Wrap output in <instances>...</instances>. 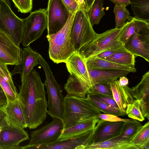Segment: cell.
<instances>
[{
	"mask_svg": "<svg viewBox=\"0 0 149 149\" xmlns=\"http://www.w3.org/2000/svg\"><path fill=\"white\" fill-rule=\"evenodd\" d=\"M21 49L20 64L15 65L10 72L12 76L15 74L21 75V81L24 79L33 70L34 67L40 64L39 53L33 50L29 46Z\"/></svg>",
	"mask_w": 149,
	"mask_h": 149,
	"instance_id": "e0dca14e",
	"label": "cell"
},
{
	"mask_svg": "<svg viewBox=\"0 0 149 149\" xmlns=\"http://www.w3.org/2000/svg\"><path fill=\"white\" fill-rule=\"evenodd\" d=\"M21 83L17 98L27 127L35 129L43 123L47 117V105L45 86L38 72L33 70Z\"/></svg>",
	"mask_w": 149,
	"mask_h": 149,
	"instance_id": "6da1fadb",
	"label": "cell"
},
{
	"mask_svg": "<svg viewBox=\"0 0 149 149\" xmlns=\"http://www.w3.org/2000/svg\"><path fill=\"white\" fill-rule=\"evenodd\" d=\"M93 130L77 136L61 141L45 145L26 147V149H84L91 143Z\"/></svg>",
	"mask_w": 149,
	"mask_h": 149,
	"instance_id": "5bb4252c",
	"label": "cell"
},
{
	"mask_svg": "<svg viewBox=\"0 0 149 149\" xmlns=\"http://www.w3.org/2000/svg\"><path fill=\"white\" fill-rule=\"evenodd\" d=\"M23 22L22 42L23 46L26 47L39 38L47 28L46 9H40L31 13L23 19Z\"/></svg>",
	"mask_w": 149,
	"mask_h": 149,
	"instance_id": "ba28073f",
	"label": "cell"
},
{
	"mask_svg": "<svg viewBox=\"0 0 149 149\" xmlns=\"http://www.w3.org/2000/svg\"><path fill=\"white\" fill-rule=\"evenodd\" d=\"M47 35L54 34L67 22L69 12L63 0H49L46 9Z\"/></svg>",
	"mask_w": 149,
	"mask_h": 149,
	"instance_id": "30bf717a",
	"label": "cell"
},
{
	"mask_svg": "<svg viewBox=\"0 0 149 149\" xmlns=\"http://www.w3.org/2000/svg\"><path fill=\"white\" fill-rule=\"evenodd\" d=\"M123 52L128 51L126 50L125 47H123L109 50L91 57L105 59L108 57L118 52Z\"/></svg>",
	"mask_w": 149,
	"mask_h": 149,
	"instance_id": "74e56055",
	"label": "cell"
},
{
	"mask_svg": "<svg viewBox=\"0 0 149 149\" xmlns=\"http://www.w3.org/2000/svg\"><path fill=\"white\" fill-rule=\"evenodd\" d=\"M90 97L102 102L112 107L119 109V107L113 98L100 94H88Z\"/></svg>",
	"mask_w": 149,
	"mask_h": 149,
	"instance_id": "8d00e7d4",
	"label": "cell"
},
{
	"mask_svg": "<svg viewBox=\"0 0 149 149\" xmlns=\"http://www.w3.org/2000/svg\"><path fill=\"white\" fill-rule=\"evenodd\" d=\"M137 120L132 119L125 122L119 135L113 138L119 141L130 142L131 139L142 126Z\"/></svg>",
	"mask_w": 149,
	"mask_h": 149,
	"instance_id": "d4e9b609",
	"label": "cell"
},
{
	"mask_svg": "<svg viewBox=\"0 0 149 149\" xmlns=\"http://www.w3.org/2000/svg\"><path fill=\"white\" fill-rule=\"evenodd\" d=\"M130 4L136 19L149 21V0H130Z\"/></svg>",
	"mask_w": 149,
	"mask_h": 149,
	"instance_id": "4316f807",
	"label": "cell"
},
{
	"mask_svg": "<svg viewBox=\"0 0 149 149\" xmlns=\"http://www.w3.org/2000/svg\"><path fill=\"white\" fill-rule=\"evenodd\" d=\"M51 123L31 133L29 143L22 149L31 146L48 144L57 141L63 128V121L54 118Z\"/></svg>",
	"mask_w": 149,
	"mask_h": 149,
	"instance_id": "9c48e42d",
	"label": "cell"
},
{
	"mask_svg": "<svg viewBox=\"0 0 149 149\" xmlns=\"http://www.w3.org/2000/svg\"><path fill=\"white\" fill-rule=\"evenodd\" d=\"M87 94H100L113 98L109 84H94L90 88L87 93Z\"/></svg>",
	"mask_w": 149,
	"mask_h": 149,
	"instance_id": "e575fe53",
	"label": "cell"
},
{
	"mask_svg": "<svg viewBox=\"0 0 149 149\" xmlns=\"http://www.w3.org/2000/svg\"><path fill=\"white\" fill-rule=\"evenodd\" d=\"M18 10L22 13L30 12L32 7V0H12Z\"/></svg>",
	"mask_w": 149,
	"mask_h": 149,
	"instance_id": "d590c367",
	"label": "cell"
},
{
	"mask_svg": "<svg viewBox=\"0 0 149 149\" xmlns=\"http://www.w3.org/2000/svg\"><path fill=\"white\" fill-rule=\"evenodd\" d=\"M115 4L123 5L126 7L130 4V0H109Z\"/></svg>",
	"mask_w": 149,
	"mask_h": 149,
	"instance_id": "ee69618b",
	"label": "cell"
},
{
	"mask_svg": "<svg viewBox=\"0 0 149 149\" xmlns=\"http://www.w3.org/2000/svg\"><path fill=\"white\" fill-rule=\"evenodd\" d=\"M124 25L120 28L108 30L101 34H97L93 40L80 49L79 51V54L86 59L109 50L125 47L119 39Z\"/></svg>",
	"mask_w": 149,
	"mask_h": 149,
	"instance_id": "5b68a950",
	"label": "cell"
},
{
	"mask_svg": "<svg viewBox=\"0 0 149 149\" xmlns=\"http://www.w3.org/2000/svg\"><path fill=\"white\" fill-rule=\"evenodd\" d=\"M87 97L91 102L101 111L106 114H110L117 116H123L127 115L126 113H122L119 109H115L110 105L90 97L87 95Z\"/></svg>",
	"mask_w": 149,
	"mask_h": 149,
	"instance_id": "1f68e13d",
	"label": "cell"
},
{
	"mask_svg": "<svg viewBox=\"0 0 149 149\" xmlns=\"http://www.w3.org/2000/svg\"><path fill=\"white\" fill-rule=\"evenodd\" d=\"M0 85L6 95L7 101H13L16 98L17 93L13 82L9 81L0 75Z\"/></svg>",
	"mask_w": 149,
	"mask_h": 149,
	"instance_id": "d6a6232c",
	"label": "cell"
},
{
	"mask_svg": "<svg viewBox=\"0 0 149 149\" xmlns=\"http://www.w3.org/2000/svg\"><path fill=\"white\" fill-rule=\"evenodd\" d=\"M21 50L10 36L0 28V61L7 65H19Z\"/></svg>",
	"mask_w": 149,
	"mask_h": 149,
	"instance_id": "7c38bea8",
	"label": "cell"
},
{
	"mask_svg": "<svg viewBox=\"0 0 149 149\" xmlns=\"http://www.w3.org/2000/svg\"><path fill=\"white\" fill-rule=\"evenodd\" d=\"M103 0H95L88 12L91 23L92 26L98 24L105 15Z\"/></svg>",
	"mask_w": 149,
	"mask_h": 149,
	"instance_id": "f1b7e54d",
	"label": "cell"
},
{
	"mask_svg": "<svg viewBox=\"0 0 149 149\" xmlns=\"http://www.w3.org/2000/svg\"><path fill=\"white\" fill-rule=\"evenodd\" d=\"M95 0H84L86 9L88 12L91 7Z\"/></svg>",
	"mask_w": 149,
	"mask_h": 149,
	"instance_id": "bcb514c9",
	"label": "cell"
},
{
	"mask_svg": "<svg viewBox=\"0 0 149 149\" xmlns=\"http://www.w3.org/2000/svg\"><path fill=\"white\" fill-rule=\"evenodd\" d=\"M38 58L45 75L44 84L48 97L47 113L53 118H58L63 121L64 99L62 94L63 90L56 80L48 64L39 54Z\"/></svg>",
	"mask_w": 149,
	"mask_h": 149,
	"instance_id": "277c9868",
	"label": "cell"
},
{
	"mask_svg": "<svg viewBox=\"0 0 149 149\" xmlns=\"http://www.w3.org/2000/svg\"><path fill=\"white\" fill-rule=\"evenodd\" d=\"M69 12L74 13L79 10V6L77 0H63Z\"/></svg>",
	"mask_w": 149,
	"mask_h": 149,
	"instance_id": "ab89813d",
	"label": "cell"
},
{
	"mask_svg": "<svg viewBox=\"0 0 149 149\" xmlns=\"http://www.w3.org/2000/svg\"><path fill=\"white\" fill-rule=\"evenodd\" d=\"M65 63L68 72L75 77L79 81L83 96L86 97L92 86L86 60L83 58L78 51H76Z\"/></svg>",
	"mask_w": 149,
	"mask_h": 149,
	"instance_id": "8fae6325",
	"label": "cell"
},
{
	"mask_svg": "<svg viewBox=\"0 0 149 149\" xmlns=\"http://www.w3.org/2000/svg\"><path fill=\"white\" fill-rule=\"evenodd\" d=\"M130 142L137 149H149V122L142 126Z\"/></svg>",
	"mask_w": 149,
	"mask_h": 149,
	"instance_id": "83f0119b",
	"label": "cell"
},
{
	"mask_svg": "<svg viewBox=\"0 0 149 149\" xmlns=\"http://www.w3.org/2000/svg\"><path fill=\"white\" fill-rule=\"evenodd\" d=\"M2 128V127H0V132H1V130Z\"/></svg>",
	"mask_w": 149,
	"mask_h": 149,
	"instance_id": "c3c4849f",
	"label": "cell"
},
{
	"mask_svg": "<svg viewBox=\"0 0 149 149\" xmlns=\"http://www.w3.org/2000/svg\"><path fill=\"white\" fill-rule=\"evenodd\" d=\"M124 122H111L100 119L93 130L91 143L101 142L117 136Z\"/></svg>",
	"mask_w": 149,
	"mask_h": 149,
	"instance_id": "2e32d148",
	"label": "cell"
},
{
	"mask_svg": "<svg viewBox=\"0 0 149 149\" xmlns=\"http://www.w3.org/2000/svg\"><path fill=\"white\" fill-rule=\"evenodd\" d=\"M149 30V22L139 20L133 17L130 21L127 22L121 31L119 40L124 45L134 33Z\"/></svg>",
	"mask_w": 149,
	"mask_h": 149,
	"instance_id": "cb8c5ba5",
	"label": "cell"
},
{
	"mask_svg": "<svg viewBox=\"0 0 149 149\" xmlns=\"http://www.w3.org/2000/svg\"><path fill=\"white\" fill-rule=\"evenodd\" d=\"M100 119L98 118L79 123L71 127L63 128L57 141H61L77 136L93 130Z\"/></svg>",
	"mask_w": 149,
	"mask_h": 149,
	"instance_id": "7402d4cb",
	"label": "cell"
},
{
	"mask_svg": "<svg viewBox=\"0 0 149 149\" xmlns=\"http://www.w3.org/2000/svg\"><path fill=\"white\" fill-rule=\"evenodd\" d=\"M89 149H137L130 142L118 141L113 138L101 142L91 143L85 146Z\"/></svg>",
	"mask_w": 149,
	"mask_h": 149,
	"instance_id": "484cf974",
	"label": "cell"
},
{
	"mask_svg": "<svg viewBox=\"0 0 149 149\" xmlns=\"http://www.w3.org/2000/svg\"><path fill=\"white\" fill-rule=\"evenodd\" d=\"M87 69L94 70H118L135 72L134 65H122L105 59L90 57L85 59Z\"/></svg>",
	"mask_w": 149,
	"mask_h": 149,
	"instance_id": "603a6c76",
	"label": "cell"
},
{
	"mask_svg": "<svg viewBox=\"0 0 149 149\" xmlns=\"http://www.w3.org/2000/svg\"><path fill=\"white\" fill-rule=\"evenodd\" d=\"M7 102L6 95L0 85V109H3Z\"/></svg>",
	"mask_w": 149,
	"mask_h": 149,
	"instance_id": "b9f144b4",
	"label": "cell"
},
{
	"mask_svg": "<svg viewBox=\"0 0 149 149\" xmlns=\"http://www.w3.org/2000/svg\"><path fill=\"white\" fill-rule=\"evenodd\" d=\"M109 85L119 110L122 113H126L127 105L135 100L132 88L127 85L121 86L117 79L110 83Z\"/></svg>",
	"mask_w": 149,
	"mask_h": 149,
	"instance_id": "d6986e66",
	"label": "cell"
},
{
	"mask_svg": "<svg viewBox=\"0 0 149 149\" xmlns=\"http://www.w3.org/2000/svg\"><path fill=\"white\" fill-rule=\"evenodd\" d=\"M76 13L69 12L68 20L63 27L55 33L47 36L49 57L54 63H65L76 51L71 33Z\"/></svg>",
	"mask_w": 149,
	"mask_h": 149,
	"instance_id": "3957f363",
	"label": "cell"
},
{
	"mask_svg": "<svg viewBox=\"0 0 149 149\" xmlns=\"http://www.w3.org/2000/svg\"><path fill=\"white\" fill-rule=\"evenodd\" d=\"M126 113L128 117L142 122L145 120L141 112L139 101L135 100L127 106Z\"/></svg>",
	"mask_w": 149,
	"mask_h": 149,
	"instance_id": "836d02e7",
	"label": "cell"
},
{
	"mask_svg": "<svg viewBox=\"0 0 149 149\" xmlns=\"http://www.w3.org/2000/svg\"><path fill=\"white\" fill-rule=\"evenodd\" d=\"M100 113L101 111L87 97L67 94L64 97L63 104V128L81 122L98 118Z\"/></svg>",
	"mask_w": 149,
	"mask_h": 149,
	"instance_id": "7a4b0ae2",
	"label": "cell"
},
{
	"mask_svg": "<svg viewBox=\"0 0 149 149\" xmlns=\"http://www.w3.org/2000/svg\"><path fill=\"white\" fill-rule=\"evenodd\" d=\"M0 75L9 81L13 82L12 76L8 70L7 65L0 61Z\"/></svg>",
	"mask_w": 149,
	"mask_h": 149,
	"instance_id": "60d3db41",
	"label": "cell"
},
{
	"mask_svg": "<svg viewBox=\"0 0 149 149\" xmlns=\"http://www.w3.org/2000/svg\"><path fill=\"white\" fill-rule=\"evenodd\" d=\"M9 0H0V28L12 38L19 47L22 42L23 19L18 17L12 11Z\"/></svg>",
	"mask_w": 149,
	"mask_h": 149,
	"instance_id": "52a82bcc",
	"label": "cell"
},
{
	"mask_svg": "<svg viewBox=\"0 0 149 149\" xmlns=\"http://www.w3.org/2000/svg\"></svg>",
	"mask_w": 149,
	"mask_h": 149,
	"instance_id": "681fc988",
	"label": "cell"
},
{
	"mask_svg": "<svg viewBox=\"0 0 149 149\" xmlns=\"http://www.w3.org/2000/svg\"><path fill=\"white\" fill-rule=\"evenodd\" d=\"M29 139L24 129L8 124L2 127L0 133V149H22L19 145Z\"/></svg>",
	"mask_w": 149,
	"mask_h": 149,
	"instance_id": "4fadbf2b",
	"label": "cell"
},
{
	"mask_svg": "<svg viewBox=\"0 0 149 149\" xmlns=\"http://www.w3.org/2000/svg\"><path fill=\"white\" fill-rule=\"evenodd\" d=\"M77 1L79 6V9H86L84 0H77Z\"/></svg>",
	"mask_w": 149,
	"mask_h": 149,
	"instance_id": "7dc6e473",
	"label": "cell"
},
{
	"mask_svg": "<svg viewBox=\"0 0 149 149\" xmlns=\"http://www.w3.org/2000/svg\"><path fill=\"white\" fill-rule=\"evenodd\" d=\"M8 124L6 115L4 109H0V127H3Z\"/></svg>",
	"mask_w": 149,
	"mask_h": 149,
	"instance_id": "7bdbcfd3",
	"label": "cell"
},
{
	"mask_svg": "<svg viewBox=\"0 0 149 149\" xmlns=\"http://www.w3.org/2000/svg\"><path fill=\"white\" fill-rule=\"evenodd\" d=\"M124 46L136 57H141L149 62V30L134 33Z\"/></svg>",
	"mask_w": 149,
	"mask_h": 149,
	"instance_id": "9a60e30c",
	"label": "cell"
},
{
	"mask_svg": "<svg viewBox=\"0 0 149 149\" xmlns=\"http://www.w3.org/2000/svg\"><path fill=\"white\" fill-rule=\"evenodd\" d=\"M113 13L115 15V28L122 27L127 20L130 21L133 17L130 16L129 11L127 9L126 7L123 5L116 4Z\"/></svg>",
	"mask_w": 149,
	"mask_h": 149,
	"instance_id": "4dcf8cb0",
	"label": "cell"
},
{
	"mask_svg": "<svg viewBox=\"0 0 149 149\" xmlns=\"http://www.w3.org/2000/svg\"><path fill=\"white\" fill-rule=\"evenodd\" d=\"M71 33L76 51L91 42L97 33L94 30L86 9H79L75 13Z\"/></svg>",
	"mask_w": 149,
	"mask_h": 149,
	"instance_id": "8992f818",
	"label": "cell"
},
{
	"mask_svg": "<svg viewBox=\"0 0 149 149\" xmlns=\"http://www.w3.org/2000/svg\"><path fill=\"white\" fill-rule=\"evenodd\" d=\"M118 116L112 114L100 113L99 114L98 117L100 119H102L111 122L118 121L126 122L129 120H130L120 118Z\"/></svg>",
	"mask_w": 149,
	"mask_h": 149,
	"instance_id": "f35d334b",
	"label": "cell"
},
{
	"mask_svg": "<svg viewBox=\"0 0 149 149\" xmlns=\"http://www.w3.org/2000/svg\"><path fill=\"white\" fill-rule=\"evenodd\" d=\"M136 57L129 52H120L106 58L105 60L122 65H135Z\"/></svg>",
	"mask_w": 149,
	"mask_h": 149,
	"instance_id": "f546056e",
	"label": "cell"
},
{
	"mask_svg": "<svg viewBox=\"0 0 149 149\" xmlns=\"http://www.w3.org/2000/svg\"><path fill=\"white\" fill-rule=\"evenodd\" d=\"M118 80L120 84L122 86H123L128 85V80L127 78L123 76L119 78Z\"/></svg>",
	"mask_w": 149,
	"mask_h": 149,
	"instance_id": "f6af8a7d",
	"label": "cell"
},
{
	"mask_svg": "<svg viewBox=\"0 0 149 149\" xmlns=\"http://www.w3.org/2000/svg\"><path fill=\"white\" fill-rule=\"evenodd\" d=\"M135 100L139 101L143 116L149 118V71L143 76L141 81L132 88Z\"/></svg>",
	"mask_w": 149,
	"mask_h": 149,
	"instance_id": "ac0fdd59",
	"label": "cell"
},
{
	"mask_svg": "<svg viewBox=\"0 0 149 149\" xmlns=\"http://www.w3.org/2000/svg\"><path fill=\"white\" fill-rule=\"evenodd\" d=\"M3 109L8 125L23 129L27 127L20 104L17 98L14 101H7Z\"/></svg>",
	"mask_w": 149,
	"mask_h": 149,
	"instance_id": "ffe728a7",
	"label": "cell"
},
{
	"mask_svg": "<svg viewBox=\"0 0 149 149\" xmlns=\"http://www.w3.org/2000/svg\"><path fill=\"white\" fill-rule=\"evenodd\" d=\"M87 69L92 86L97 84H109L118 78L126 75L130 72L127 71L118 70Z\"/></svg>",
	"mask_w": 149,
	"mask_h": 149,
	"instance_id": "44dd1931",
	"label": "cell"
}]
</instances>
